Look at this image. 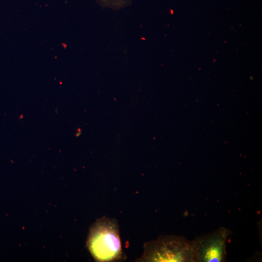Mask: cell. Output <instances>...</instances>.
I'll return each instance as SVG.
<instances>
[{
    "label": "cell",
    "mask_w": 262,
    "mask_h": 262,
    "mask_svg": "<svg viewBox=\"0 0 262 262\" xmlns=\"http://www.w3.org/2000/svg\"><path fill=\"white\" fill-rule=\"evenodd\" d=\"M87 246L96 261L122 260L124 255L117 221L106 216L98 219L90 228Z\"/></svg>",
    "instance_id": "1"
},
{
    "label": "cell",
    "mask_w": 262,
    "mask_h": 262,
    "mask_svg": "<svg viewBox=\"0 0 262 262\" xmlns=\"http://www.w3.org/2000/svg\"><path fill=\"white\" fill-rule=\"evenodd\" d=\"M138 262H196L193 241L185 237L163 235L146 242L144 253Z\"/></svg>",
    "instance_id": "2"
},
{
    "label": "cell",
    "mask_w": 262,
    "mask_h": 262,
    "mask_svg": "<svg viewBox=\"0 0 262 262\" xmlns=\"http://www.w3.org/2000/svg\"><path fill=\"white\" fill-rule=\"evenodd\" d=\"M232 233L229 229L221 227L212 233L196 237L193 240L196 262H226V244Z\"/></svg>",
    "instance_id": "3"
},
{
    "label": "cell",
    "mask_w": 262,
    "mask_h": 262,
    "mask_svg": "<svg viewBox=\"0 0 262 262\" xmlns=\"http://www.w3.org/2000/svg\"><path fill=\"white\" fill-rule=\"evenodd\" d=\"M102 7L113 10H120L130 5L132 0H96Z\"/></svg>",
    "instance_id": "4"
}]
</instances>
